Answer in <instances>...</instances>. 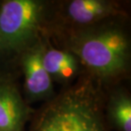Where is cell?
I'll use <instances>...</instances> for the list:
<instances>
[{
	"label": "cell",
	"mask_w": 131,
	"mask_h": 131,
	"mask_svg": "<svg viewBox=\"0 0 131 131\" xmlns=\"http://www.w3.org/2000/svg\"><path fill=\"white\" fill-rule=\"evenodd\" d=\"M43 48L44 42L41 39L19 56L24 75L25 94L30 101L49 99L54 92L53 81L43 65Z\"/></svg>",
	"instance_id": "4"
},
{
	"label": "cell",
	"mask_w": 131,
	"mask_h": 131,
	"mask_svg": "<svg viewBox=\"0 0 131 131\" xmlns=\"http://www.w3.org/2000/svg\"><path fill=\"white\" fill-rule=\"evenodd\" d=\"M122 15L116 3L106 0H72L62 7V16L75 29L92 27Z\"/></svg>",
	"instance_id": "5"
},
{
	"label": "cell",
	"mask_w": 131,
	"mask_h": 131,
	"mask_svg": "<svg viewBox=\"0 0 131 131\" xmlns=\"http://www.w3.org/2000/svg\"><path fill=\"white\" fill-rule=\"evenodd\" d=\"M43 61L44 67L52 81L67 85L78 77L81 64L68 49L47 46L44 43Z\"/></svg>",
	"instance_id": "7"
},
{
	"label": "cell",
	"mask_w": 131,
	"mask_h": 131,
	"mask_svg": "<svg viewBox=\"0 0 131 131\" xmlns=\"http://www.w3.org/2000/svg\"><path fill=\"white\" fill-rule=\"evenodd\" d=\"M32 131H107L102 101L91 80L67 89L43 107Z\"/></svg>",
	"instance_id": "2"
},
{
	"label": "cell",
	"mask_w": 131,
	"mask_h": 131,
	"mask_svg": "<svg viewBox=\"0 0 131 131\" xmlns=\"http://www.w3.org/2000/svg\"><path fill=\"white\" fill-rule=\"evenodd\" d=\"M107 114L119 131H131V99L128 93L119 90L112 94L107 106Z\"/></svg>",
	"instance_id": "8"
},
{
	"label": "cell",
	"mask_w": 131,
	"mask_h": 131,
	"mask_svg": "<svg viewBox=\"0 0 131 131\" xmlns=\"http://www.w3.org/2000/svg\"><path fill=\"white\" fill-rule=\"evenodd\" d=\"M47 3L7 0L0 4V58L20 56L40 38Z\"/></svg>",
	"instance_id": "3"
},
{
	"label": "cell",
	"mask_w": 131,
	"mask_h": 131,
	"mask_svg": "<svg viewBox=\"0 0 131 131\" xmlns=\"http://www.w3.org/2000/svg\"><path fill=\"white\" fill-rule=\"evenodd\" d=\"M67 49L100 80L115 79L129 66V38L119 25L111 21L74 29L68 37Z\"/></svg>",
	"instance_id": "1"
},
{
	"label": "cell",
	"mask_w": 131,
	"mask_h": 131,
	"mask_svg": "<svg viewBox=\"0 0 131 131\" xmlns=\"http://www.w3.org/2000/svg\"><path fill=\"white\" fill-rule=\"evenodd\" d=\"M29 113L16 85L0 78V131H23Z\"/></svg>",
	"instance_id": "6"
}]
</instances>
